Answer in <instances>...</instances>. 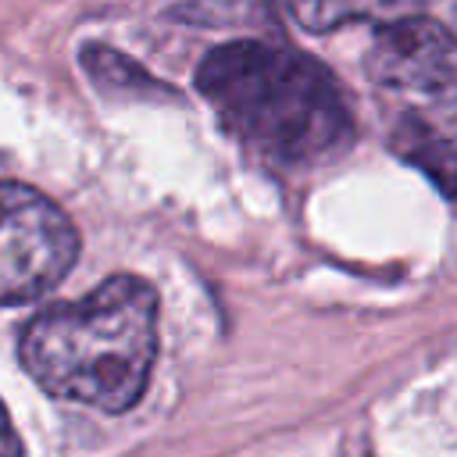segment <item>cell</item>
<instances>
[{
    "mask_svg": "<svg viewBox=\"0 0 457 457\" xmlns=\"http://www.w3.org/2000/svg\"><path fill=\"white\" fill-rule=\"evenodd\" d=\"M378 86L403 93H439L457 86V36L425 14L378 25L364 57Z\"/></svg>",
    "mask_w": 457,
    "mask_h": 457,
    "instance_id": "cell-4",
    "label": "cell"
},
{
    "mask_svg": "<svg viewBox=\"0 0 457 457\" xmlns=\"http://www.w3.org/2000/svg\"><path fill=\"white\" fill-rule=\"evenodd\" d=\"M157 357V293L139 275H114L93 293L39 311L21 332L25 371L57 400L129 411Z\"/></svg>",
    "mask_w": 457,
    "mask_h": 457,
    "instance_id": "cell-1",
    "label": "cell"
},
{
    "mask_svg": "<svg viewBox=\"0 0 457 457\" xmlns=\"http://www.w3.org/2000/svg\"><path fill=\"white\" fill-rule=\"evenodd\" d=\"M79 257V228L39 189L0 182V307L39 300Z\"/></svg>",
    "mask_w": 457,
    "mask_h": 457,
    "instance_id": "cell-3",
    "label": "cell"
},
{
    "mask_svg": "<svg viewBox=\"0 0 457 457\" xmlns=\"http://www.w3.org/2000/svg\"><path fill=\"white\" fill-rule=\"evenodd\" d=\"M389 146L414 168H421L446 196L457 200V143L439 136L421 118H400Z\"/></svg>",
    "mask_w": 457,
    "mask_h": 457,
    "instance_id": "cell-6",
    "label": "cell"
},
{
    "mask_svg": "<svg viewBox=\"0 0 457 457\" xmlns=\"http://www.w3.org/2000/svg\"><path fill=\"white\" fill-rule=\"evenodd\" d=\"M425 0H289L293 18L307 32H332L343 25H389L421 14Z\"/></svg>",
    "mask_w": 457,
    "mask_h": 457,
    "instance_id": "cell-5",
    "label": "cell"
},
{
    "mask_svg": "<svg viewBox=\"0 0 457 457\" xmlns=\"http://www.w3.org/2000/svg\"><path fill=\"white\" fill-rule=\"evenodd\" d=\"M0 457H21V443H18V432L0 403Z\"/></svg>",
    "mask_w": 457,
    "mask_h": 457,
    "instance_id": "cell-7",
    "label": "cell"
},
{
    "mask_svg": "<svg viewBox=\"0 0 457 457\" xmlns=\"http://www.w3.org/2000/svg\"><path fill=\"white\" fill-rule=\"evenodd\" d=\"M196 86L243 146L282 164L336 157L353 136L339 86L289 46L225 43L204 57Z\"/></svg>",
    "mask_w": 457,
    "mask_h": 457,
    "instance_id": "cell-2",
    "label": "cell"
}]
</instances>
